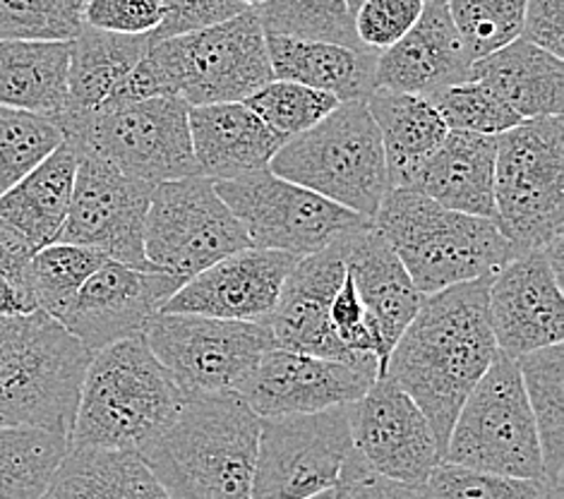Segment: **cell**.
<instances>
[{
	"instance_id": "14",
	"label": "cell",
	"mask_w": 564,
	"mask_h": 499,
	"mask_svg": "<svg viewBox=\"0 0 564 499\" xmlns=\"http://www.w3.org/2000/svg\"><path fill=\"white\" fill-rule=\"evenodd\" d=\"M351 452L348 406L260 417L252 499H311L334 490Z\"/></svg>"
},
{
	"instance_id": "29",
	"label": "cell",
	"mask_w": 564,
	"mask_h": 499,
	"mask_svg": "<svg viewBox=\"0 0 564 499\" xmlns=\"http://www.w3.org/2000/svg\"><path fill=\"white\" fill-rule=\"evenodd\" d=\"M147 48H150L147 36L111 34L83 24V30L70 42L68 101L56 118L87 116L113 101L120 85L126 83Z\"/></svg>"
},
{
	"instance_id": "43",
	"label": "cell",
	"mask_w": 564,
	"mask_h": 499,
	"mask_svg": "<svg viewBox=\"0 0 564 499\" xmlns=\"http://www.w3.org/2000/svg\"><path fill=\"white\" fill-rule=\"evenodd\" d=\"M425 0H362L354 12L360 46L375 53L394 46L421 20Z\"/></svg>"
},
{
	"instance_id": "38",
	"label": "cell",
	"mask_w": 564,
	"mask_h": 499,
	"mask_svg": "<svg viewBox=\"0 0 564 499\" xmlns=\"http://www.w3.org/2000/svg\"><path fill=\"white\" fill-rule=\"evenodd\" d=\"M523 8L527 0H447L452 24L471 63L517 42Z\"/></svg>"
},
{
	"instance_id": "8",
	"label": "cell",
	"mask_w": 564,
	"mask_h": 499,
	"mask_svg": "<svg viewBox=\"0 0 564 499\" xmlns=\"http://www.w3.org/2000/svg\"><path fill=\"white\" fill-rule=\"evenodd\" d=\"M495 224L514 254L564 240L562 116L521 120L495 138Z\"/></svg>"
},
{
	"instance_id": "10",
	"label": "cell",
	"mask_w": 564,
	"mask_h": 499,
	"mask_svg": "<svg viewBox=\"0 0 564 499\" xmlns=\"http://www.w3.org/2000/svg\"><path fill=\"white\" fill-rule=\"evenodd\" d=\"M169 91L187 106L246 101L274 79L267 36L254 10L147 48Z\"/></svg>"
},
{
	"instance_id": "53",
	"label": "cell",
	"mask_w": 564,
	"mask_h": 499,
	"mask_svg": "<svg viewBox=\"0 0 564 499\" xmlns=\"http://www.w3.org/2000/svg\"><path fill=\"white\" fill-rule=\"evenodd\" d=\"M348 8H351V12H356V8L362 3V0H346Z\"/></svg>"
},
{
	"instance_id": "33",
	"label": "cell",
	"mask_w": 564,
	"mask_h": 499,
	"mask_svg": "<svg viewBox=\"0 0 564 499\" xmlns=\"http://www.w3.org/2000/svg\"><path fill=\"white\" fill-rule=\"evenodd\" d=\"M539 433L545 482L562 492L564 470V348L553 344L517 358Z\"/></svg>"
},
{
	"instance_id": "42",
	"label": "cell",
	"mask_w": 564,
	"mask_h": 499,
	"mask_svg": "<svg viewBox=\"0 0 564 499\" xmlns=\"http://www.w3.org/2000/svg\"><path fill=\"white\" fill-rule=\"evenodd\" d=\"M83 24L77 0H0V42H73Z\"/></svg>"
},
{
	"instance_id": "47",
	"label": "cell",
	"mask_w": 564,
	"mask_h": 499,
	"mask_svg": "<svg viewBox=\"0 0 564 499\" xmlns=\"http://www.w3.org/2000/svg\"><path fill=\"white\" fill-rule=\"evenodd\" d=\"M334 499H421V495L413 485L375 474L354 449L334 485Z\"/></svg>"
},
{
	"instance_id": "16",
	"label": "cell",
	"mask_w": 564,
	"mask_h": 499,
	"mask_svg": "<svg viewBox=\"0 0 564 499\" xmlns=\"http://www.w3.org/2000/svg\"><path fill=\"white\" fill-rule=\"evenodd\" d=\"M564 240L514 254L490 276L488 317L497 348L509 358L562 344Z\"/></svg>"
},
{
	"instance_id": "48",
	"label": "cell",
	"mask_w": 564,
	"mask_h": 499,
	"mask_svg": "<svg viewBox=\"0 0 564 499\" xmlns=\"http://www.w3.org/2000/svg\"><path fill=\"white\" fill-rule=\"evenodd\" d=\"M519 39L564 58V0H527Z\"/></svg>"
},
{
	"instance_id": "17",
	"label": "cell",
	"mask_w": 564,
	"mask_h": 499,
	"mask_svg": "<svg viewBox=\"0 0 564 499\" xmlns=\"http://www.w3.org/2000/svg\"><path fill=\"white\" fill-rule=\"evenodd\" d=\"M380 377L375 356L344 362L270 348L234 394L258 417L303 415L358 401Z\"/></svg>"
},
{
	"instance_id": "40",
	"label": "cell",
	"mask_w": 564,
	"mask_h": 499,
	"mask_svg": "<svg viewBox=\"0 0 564 499\" xmlns=\"http://www.w3.org/2000/svg\"><path fill=\"white\" fill-rule=\"evenodd\" d=\"M421 499H562L543 480L507 478L442 462L419 488Z\"/></svg>"
},
{
	"instance_id": "39",
	"label": "cell",
	"mask_w": 564,
	"mask_h": 499,
	"mask_svg": "<svg viewBox=\"0 0 564 499\" xmlns=\"http://www.w3.org/2000/svg\"><path fill=\"white\" fill-rule=\"evenodd\" d=\"M63 144L53 120L0 106V197Z\"/></svg>"
},
{
	"instance_id": "13",
	"label": "cell",
	"mask_w": 564,
	"mask_h": 499,
	"mask_svg": "<svg viewBox=\"0 0 564 499\" xmlns=\"http://www.w3.org/2000/svg\"><path fill=\"white\" fill-rule=\"evenodd\" d=\"M142 339L185 399L236 391L267 350L274 348L272 329L264 322L176 313L152 317Z\"/></svg>"
},
{
	"instance_id": "41",
	"label": "cell",
	"mask_w": 564,
	"mask_h": 499,
	"mask_svg": "<svg viewBox=\"0 0 564 499\" xmlns=\"http://www.w3.org/2000/svg\"><path fill=\"white\" fill-rule=\"evenodd\" d=\"M447 130H464L476 134H502L521 123V118L478 79L449 85L430 97Z\"/></svg>"
},
{
	"instance_id": "7",
	"label": "cell",
	"mask_w": 564,
	"mask_h": 499,
	"mask_svg": "<svg viewBox=\"0 0 564 499\" xmlns=\"http://www.w3.org/2000/svg\"><path fill=\"white\" fill-rule=\"evenodd\" d=\"M187 111L191 106L181 97H154L111 101L53 123L77 154H91L130 178L159 185L199 175Z\"/></svg>"
},
{
	"instance_id": "54",
	"label": "cell",
	"mask_w": 564,
	"mask_h": 499,
	"mask_svg": "<svg viewBox=\"0 0 564 499\" xmlns=\"http://www.w3.org/2000/svg\"><path fill=\"white\" fill-rule=\"evenodd\" d=\"M77 3H83V6H85V3H87V0H77Z\"/></svg>"
},
{
	"instance_id": "2",
	"label": "cell",
	"mask_w": 564,
	"mask_h": 499,
	"mask_svg": "<svg viewBox=\"0 0 564 499\" xmlns=\"http://www.w3.org/2000/svg\"><path fill=\"white\" fill-rule=\"evenodd\" d=\"M260 417L234 391L193 397L138 452L171 499H252Z\"/></svg>"
},
{
	"instance_id": "26",
	"label": "cell",
	"mask_w": 564,
	"mask_h": 499,
	"mask_svg": "<svg viewBox=\"0 0 564 499\" xmlns=\"http://www.w3.org/2000/svg\"><path fill=\"white\" fill-rule=\"evenodd\" d=\"M468 79L490 87L521 120L562 116L564 111L562 58L523 39L474 61Z\"/></svg>"
},
{
	"instance_id": "3",
	"label": "cell",
	"mask_w": 564,
	"mask_h": 499,
	"mask_svg": "<svg viewBox=\"0 0 564 499\" xmlns=\"http://www.w3.org/2000/svg\"><path fill=\"white\" fill-rule=\"evenodd\" d=\"M185 394L142 336L91 356L70 427V447L140 452L176 421Z\"/></svg>"
},
{
	"instance_id": "27",
	"label": "cell",
	"mask_w": 564,
	"mask_h": 499,
	"mask_svg": "<svg viewBox=\"0 0 564 499\" xmlns=\"http://www.w3.org/2000/svg\"><path fill=\"white\" fill-rule=\"evenodd\" d=\"M75 173L77 152L63 140L0 197V221L15 228L34 250L56 242L70 209Z\"/></svg>"
},
{
	"instance_id": "22",
	"label": "cell",
	"mask_w": 564,
	"mask_h": 499,
	"mask_svg": "<svg viewBox=\"0 0 564 499\" xmlns=\"http://www.w3.org/2000/svg\"><path fill=\"white\" fill-rule=\"evenodd\" d=\"M471 73V58L466 56L456 34L447 0H430L421 20L375 58L372 91L415 94L435 97L449 85L464 83Z\"/></svg>"
},
{
	"instance_id": "34",
	"label": "cell",
	"mask_w": 564,
	"mask_h": 499,
	"mask_svg": "<svg viewBox=\"0 0 564 499\" xmlns=\"http://www.w3.org/2000/svg\"><path fill=\"white\" fill-rule=\"evenodd\" d=\"M70 442L44 427H0V499H39Z\"/></svg>"
},
{
	"instance_id": "46",
	"label": "cell",
	"mask_w": 564,
	"mask_h": 499,
	"mask_svg": "<svg viewBox=\"0 0 564 499\" xmlns=\"http://www.w3.org/2000/svg\"><path fill=\"white\" fill-rule=\"evenodd\" d=\"M329 325H332V332L337 334V339L351 350V354L375 356V341L368 325L366 307H362L354 286V279L348 276V272L332 301Z\"/></svg>"
},
{
	"instance_id": "5",
	"label": "cell",
	"mask_w": 564,
	"mask_h": 499,
	"mask_svg": "<svg viewBox=\"0 0 564 499\" xmlns=\"http://www.w3.org/2000/svg\"><path fill=\"white\" fill-rule=\"evenodd\" d=\"M91 356L44 310L0 317V427L68 437Z\"/></svg>"
},
{
	"instance_id": "25",
	"label": "cell",
	"mask_w": 564,
	"mask_h": 499,
	"mask_svg": "<svg viewBox=\"0 0 564 499\" xmlns=\"http://www.w3.org/2000/svg\"><path fill=\"white\" fill-rule=\"evenodd\" d=\"M437 205L495 221V138L449 130L409 187Z\"/></svg>"
},
{
	"instance_id": "32",
	"label": "cell",
	"mask_w": 564,
	"mask_h": 499,
	"mask_svg": "<svg viewBox=\"0 0 564 499\" xmlns=\"http://www.w3.org/2000/svg\"><path fill=\"white\" fill-rule=\"evenodd\" d=\"M366 104L382 138L389 187H409L415 169L449 132L445 120L430 99L415 94L372 91Z\"/></svg>"
},
{
	"instance_id": "9",
	"label": "cell",
	"mask_w": 564,
	"mask_h": 499,
	"mask_svg": "<svg viewBox=\"0 0 564 499\" xmlns=\"http://www.w3.org/2000/svg\"><path fill=\"white\" fill-rule=\"evenodd\" d=\"M442 462L482 474L543 480V456L514 358L497 350L488 372L462 403Z\"/></svg>"
},
{
	"instance_id": "35",
	"label": "cell",
	"mask_w": 564,
	"mask_h": 499,
	"mask_svg": "<svg viewBox=\"0 0 564 499\" xmlns=\"http://www.w3.org/2000/svg\"><path fill=\"white\" fill-rule=\"evenodd\" d=\"M252 10L262 24L264 36L362 48L356 36L354 12L346 0H264Z\"/></svg>"
},
{
	"instance_id": "31",
	"label": "cell",
	"mask_w": 564,
	"mask_h": 499,
	"mask_svg": "<svg viewBox=\"0 0 564 499\" xmlns=\"http://www.w3.org/2000/svg\"><path fill=\"white\" fill-rule=\"evenodd\" d=\"M39 499H171L135 452L70 447Z\"/></svg>"
},
{
	"instance_id": "12",
	"label": "cell",
	"mask_w": 564,
	"mask_h": 499,
	"mask_svg": "<svg viewBox=\"0 0 564 499\" xmlns=\"http://www.w3.org/2000/svg\"><path fill=\"white\" fill-rule=\"evenodd\" d=\"M250 248L243 224L205 175L159 183L144 224V258L156 272L193 279L228 254Z\"/></svg>"
},
{
	"instance_id": "4",
	"label": "cell",
	"mask_w": 564,
	"mask_h": 499,
	"mask_svg": "<svg viewBox=\"0 0 564 499\" xmlns=\"http://www.w3.org/2000/svg\"><path fill=\"white\" fill-rule=\"evenodd\" d=\"M372 226L392 246L423 295L492 276L514 258L492 219L447 209L404 187H389Z\"/></svg>"
},
{
	"instance_id": "21",
	"label": "cell",
	"mask_w": 564,
	"mask_h": 499,
	"mask_svg": "<svg viewBox=\"0 0 564 499\" xmlns=\"http://www.w3.org/2000/svg\"><path fill=\"white\" fill-rule=\"evenodd\" d=\"M344 276L341 242L295 262L281 286L272 315L264 322L272 329L274 346L344 362L370 358L351 354L329 325V307Z\"/></svg>"
},
{
	"instance_id": "45",
	"label": "cell",
	"mask_w": 564,
	"mask_h": 499,
	"mask_svg": "<svg viewBox=\"0 0 564 499\" xmlns=\"http://www.w3.org/2000/svg\"><path fill=\"white\" fill-rule=\"evenodd\" d=\"M164 10L161 0H87L83 6V22L94 30L128 34V36H150Z\"/></svg>"
},
{
	"instance_id": "51",
	"label": "cell",
	"mask_w": 564,
	"mask_h": 499,
	"mask_svg": "<svg viewBox=\"0 0 564 499\" xmlns=\"http://www.w3.org/2000/svg\"><path fill=\"white\" fill-rule=\"evenodd\" d=\"M240 3H243L246 8H258L264 3V0H240Z\"/></svg>"
},
{
	"instance_id": "37",
	"label": "cell",
	"mask_w": 564,
	"mask_h": 499,
	"mask_svg": "<svg viewBox=\"0 0 564 499\" xmlns=\"http://www.w3.org/2000/svg\"><path fill=\"white\" fill-rule=\"evenodd\" d=\"M243 104L267 128L286 142L295 138V134L317 126L341 101L332 97V94L286 83V79H270L258 91L250 94Z\"/></svg>"
},
{
	"instance_id": "19",
	"label": "cell",
	"mask_w": 564,
	"mask_h": 499,
	"mask_svg": "<svg viewBox=\"0 0 564 499\" xmlns=\"http://www.w3.org/2000/svg\"><path fill=\"white\" fill-rule=\"evenodd\" d=\"M183 281L156 269H138L109 260L97 269L58 322L89 354L116 341L142 336Z\"/></svg>"
},
{
	"instance_id": "55",
	"label": "cell",
	"mask_w": 564,
	"mask_h": 499,
	"mask_svg": "<svg viewBox=\"0 0 564 499\" xmlns=\"http://www.w3.org/2000/svg\"><path fill=\"white\" fill-rule=\"evenodd\" d=\"M425 3H430V0H425Z\"/></svg>"
},
{
	"instance_id": "18",
	"label": "cell",
	"mask_w": 564,
	"mask_h": 499,
	"mask_svg": "<svg viewBox=\"0 0 564 499\" xmlns=\"http://www.w3.org/2000/svg\"><path fill=\"white\" fill-rule=\"evenodd\" d=\"M354 449L375 474L421 488L442 464V447L415 401L392 380L378 377L348 403Z\"/></svg>"
},
{
	"instance_id": "28",
	"label": "cell",
	"mask_w": 564,
	"mask_h": 499,
	"mask_svg": "<svg viewBox=\"0 0 564 499\" xmlns=\"http://www.w3.org/2000/svg\"><path fill=\"white\" fill-rule=\"evenodd\" d=\"M267 56L274 79L332 94L341 104L366 101L372 94V70L378 58L375 51L267 36Z\"/></svg>"
},
{
	"instance_id": "36",
	"label": "cell",
	"mask_w": 564,
	"mask_h": 499,
	"mask_svg": "<svg viewBox=\"0 0 564 499\" xmlns=\"http://www.w3.org/2000/svg\"><path fill=\"white\" fill-rule=\"evenodd\" d=\"M109 258L94 248L73 242H51L36 250L26 269V283L36 299L39 310L58 319L85 281L101 269Z\"/></svg>"
},
{
	"instance_id": "52",
	"label": "cell",
	"mask_w": 564,
	"mask_h": 499,
	"mask_svg": "<svg viewBox=\"0 0 564 499\" xmlns=\"http://www.w3.org/2000/svg\"><path fill=\"white\" fill-rule=\"evenodd\" d=\"M311 499H334V490H327V492H322V495H315V497H311Z\"/></svg>"
},
{
	"instance_id": "6",
	"label": "cell",
	"mask_w": 564,
	"mask_h": 499,
	"mask_svg": "<svg viewBox=\"0 0 564 499\" xmlns=\"http://www.w3.org/2000/svg\"><path fill=\"white\" fill-rule=\"evenodd\" d=\"M270 171L368 219L389 193L382 138L366 101H344L317 126L286 140Z\"/></svg>"
},
{
	"instance_id": "15",
	"label": "cell",
	"mask_w": 564,
	"mask_h": 499,
	"mask_svg": "<svg viewBox=\"0 0 564 499\" xmlns=\"http://www.w3.org/2000/svg\"><path fill=\"white\" fill-rule=\"evenodd\" d=\"M154 185L130 178L91 154H77L68 217L56 242L99 250L106 258L152 269L144 258V224Z\"/></svg>"
},
{
	"instance_id": "50",
	"label": "cell",
	"mask_w": 564,
	"mask_h": 499,
	"mask_svg": "<svg viewBox=\"0 0 564 499\" xmlns=\"http://www.w3.org/2000/svg\"><path fill=\"white\" fill-rule=\"evenodd\" d=\"M36 310L34 293L24 281L0 274V317H24Z\"/></svg>"
},
{
	"instance_id": "30",
	"label": "cell",
	"mask_w": 564,
	"mask_h": 499,
	"mask_svg": "<svg viewBox=\"0 0 564 499\" xmlns=\"http://www.w3.org/2000/svg\"><path fill=\"white\" fill-rule=\"evenodd\" d=\"M70 42H0V106L53 120L68 101Z\"/></svg>"
},
{
	"instance_id": "1",
	"label": "cell",
	"mask_w": 564,
	"mask_h": 499,
	"mask_svg": "<svg viewBox=\"0 0 564 499\" xmlns=\"http://www.w3.org/2000/svg\"><path fill=\"white\" fill-rule=\"evenodd\" d=\"M488 283L482 276L425 295L384 362L382 377L423 411L442 456L456 413L500 350L488 317Z\"/></svg>"
},
{
	"instance_id": "44",
	"label": "cell",
	"mask_w": 564,
	"mask_h": 499,
	"mask_svg": "<svg viewBox=\"0 0 564 499\" xmlns=\"http://www.w3.org/2000/svg\"><path fill=\"white\" fill-rule=\"evenodd\" d=\"M161 10H164V15H161L159 26L147 36L150 44L207 30V26L221 24L250 8L240 0H161Z\"/></svg>"
},
{
	"instance_id": "49",
	"label": "cell",
	"mask_w": 564,
	"mask_h": 499,
	"mask_svg": "<svg viewBox=\"0 0 564 499\" xmlns=\"http://www.w3.org/2000/svg\"><path fill=\"white\" fill-rule=\"evenodd\" d=\"M34 254L36 250L15 231V228L0 221V274L26 283V269H30ZM26 286H30V283H26Z\"/></svg>"
},
{
	"instance_id": "20",
	"label": "cell",
	"mask_w": 564,
	"mask_h": 499,
	"mask_svg": "<svg viewBox=\"0 0 564 499\" xmlns=\"http://www.w3.org/2000/svg\"><path fill=\"white\" fill-rule=\"evenodd\" d=\"M295 262L299 258L279 250L246 248L234 252L187 279L161 313L267 322Z\"/></svg>"
},
{
	"instance_id": "23",
	"label": "cell",
	"mask_w": 564,
	"mask_h": 499,
	"mask_svg": "<svg viewBox=\"0 0 564 499\" xmlns=\"http://www.w3.org/2000/svg\"><path fill=\"white\" fill-rule=\"evenodd\" d=\"M341 252L346 272L366 307L382 377L389 354L421 310L425 295L415 289L397 252L375 226L344 240Z\"/></svg>"
},
{
	"instance_id": "24",
	"label": "cell",
	"mask_w": 564,
	"mask_h": 499,
	"mask_svg": "<svg viewBox=\"0 0 564 499\" xmlns=\"http://www.w3.org/2000/svg\"><path fill=\"white\" fill-rule=\"evenodd\" d=\"M187 123L197 173L214 183L267 171L284 144L243 101L191 106Z\"/></svg>"
},
{
	"instance_id": "11",
	"label": "cell",
	"mask_w": 564,
	"mask_h": 499,
	"mask_svg": "<svg viewBox=\"0 0 564 499\" xmlns=\"http://www.w3.org/2000/svg\"><path fill=\"white\" fill-rule=\"evenodd\" d=\"M250 238V248L307 258L366 231L372 219L334 205L307 187L279 178L270 169L214 183Z\"/></svg>"
}]
</instances>
